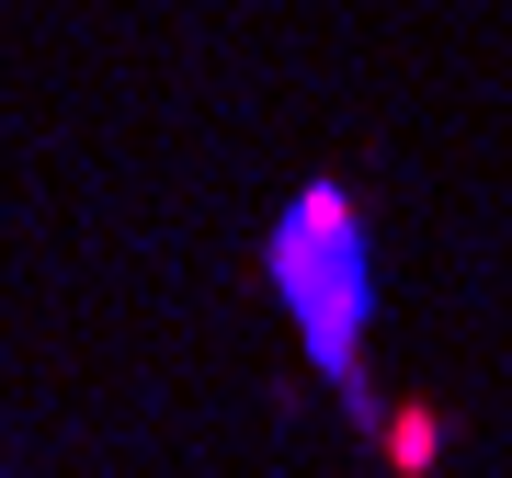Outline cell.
I'll use <instances>...</instances> for the list:
<instances>
[{
    "label": "cell",
    "instance_id": "cell-1",
    "mask_svg": "<svg viewBox=\"0 0 512 478\" xmlns=\"http://www.w3.org/2000/svg\"><path fill=\"white\" fill-rule=\"evenodd\" d=\"M274 296L296 319V342H308V365L342 387V399H365V319H376V285H365V228H353L342 183H308L285 205L274 228Z\"/></svg>",
    "mask_w": 512,
    "mask_h": 478
}]
</instances>
